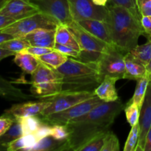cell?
<instances>
[{
	"label": "cell",
	"instance_id": "45",
	"mask_svg": "<svg viewBox=\"0 0 151 151\" xmlns=\"http://www.w3.org/2000/svg\"><path fill=\"white\" fill-rule=\"evenodd\" d=\"M94 4L101 7H106L107 6V3L109 0H91Z\"/></svg>",
	"mask_w": 151,
	"mask_h": 151
},
{
	"label": "cell",
	"instance_id": "43",
	"mask_svg": "<svg viewBox=\"0 0 151 151\" xmlns=\"http://www.w3.org/2000/svg\"><path fill=\"white\" fill-rule=\"evenodd\" d=\"M144 151H151V126L147 132V137H146L145 145Z\"/></svg>",
	"mask_w": 151,
	"mask_h": 151
},
{
	"label": "cell",
	"instance_id": "37",
	"mask_svg": "<svg viewBox=\"0 0 151 151\" xmlns=\"http://www.w3.org/2000/svg\"><path fill=\"white\" fill-rule=\"evenodd\" d=\"M137 7L142 17L151 16V0H137Z\"/></svg>",
	"mask_w": 151,
	"mask_h": 151
},
{
	"label": "cell",
	"instance_id": "18",
	"mask_svg": "<svg viewBox=\"0 0 151 151\" xmlns=\"http://www.w3.org/2000/svg\"><path fill=\"white\" fill-rule=\"evenodd\" d=\"M125 72L124 79L138 81L147 75L146 66L131 56L129 52L125 55Z\"/></svg>",
	"mask_w": 151,
	"mask_h": 151
},
{
	"label": "cell",
	"instance_id": "27",
	"mask_svg": "<svg viewBox=\"0 0 151 151\" xmlns=\"http://www.w3.org/2000/svg\"><path fill=\"white\" fill-rule=\"evenodd\" d=\"M22 136L23 132L20 122L14 119V122L10 128L7 130L5 134L0 137V147L5 148L9 143Z\"/></svg>",
	"mask_w": 151,
	"mask_h": 151
},
{
	"label": "cell",
	"instance_id": "44",
	"mask_svg": "<svg viewBox=\"0 0 151 151\" xmlns=\"http://www.w3.org/2000/svg\"><path fill=\"white\" fill-rule=\"evenodd\" d=\"M14 37L13 35H10V34H7L5 33V32H0V44L4 43V41H8V40L12 39Z\"/></svg>",
	"mask_w": 151,
	"mask_h": 151
},
{
	"label": "cell",
	"instance_id": "42",
	"mask_svg": "<svg viewBox=\"0 0 151 151\" xmlns=\"http://www.w3.org/2000/svg\"><path fill=\"white\" fill-rule=\"evenodd\" d=\"M15 53L13 52L10 51V50H5V49L0 48V61L3 59L6 58L7 57H10V56L15 55Z\"/></svg>",
	"mask_w": 151,
	"mask_h": 151
},
{
	"label": "cell",
	"instance_id": "11",
	"mask_svg": "<svg viewBox=\"0 0 151 151\" xmlns=\"http://www.w3.org/2000/svg\"><path fill=\"white\" fill-rule=\"evenodd\" d=\"M36 4L40 10L57 19L66 26L73 22L69 0H31Z\"/></svg>",
	"mask_w": 151,
	"mask_h": 151
},
{
	"label": "cell",
	"instance_id": "46",
	"mask_svg": "<svg viewBox=\"0 0 151 151\" xmlns=\"http://www.w3.org/2000/svg\"><path fill=\"white\" fill-rule=\"evenodd\" d=\"M146 69H147V75L150 79V81H151V58L146 65Z\"/></svg>",
	"mask_w": 151,
	"mask_h": 151
},
{
	"label": "cell",
	"instance_id": "31",
	"mask_svg": "<svg viewBox=\"0 0 151 151\" xmlns=\"http://www.w3.org/2000/svg\"><path fill=\"white\" fill-rule=\"evenodd\" d=\"M107 133L100 134L94 137V139L83 145L78 151H102V148L104 145L105 137Z\"/></svg>",
	"mask_w": 151,
	"mask_h": 151
},
{
	"label": "cell",
	"instance_id": "28",
	"mask_svg": "<svg viewBox=\"0 0 151 151\" xmlns=\"http://www.w3.org/2000/svg\"><path fill=\"white\" fill-rule=\"evenodd\" d=\"M29 46V43L24 38H13L0 44V48L10 50L16 54L21 52Z\"/></svg>",
	"mask_w": 151,
	"mask_h": 151
},
{
	"label": "cell",
	"instance_id": "24",
	"mask_svg": "<svg viewBox=\"0 0 151 151\" xmlns=\"http://www.w3.org/2000/svg\"><path fill=\"white\" fill-rule=\"evenodd\" d=\"M145 37L147 39V42L142 45H138L129 53L133 58L146 66L151 58V35Z\"/></svg>",
	"mask_w": 151,
	"mask_h": 151
},
{
	"label": "cell",
	"instance_id": "3",
	"mask_svg": "<svg viewBox=\"0 0 151 151\" xmlns=\"http://www.w3.org/2000/svg\"><path fill=\"white\" fill-rule=\"evenodd\" d=\"M57 69L63 75V92L94 91L103 80L96 62L69 57Z\"/></svg>",
	"mask_w": 151,
	"mask_h": 151
},
{
	"label": "cell",
	"instance_id": "22",
	"mask_svg": "<svg viewBox=\"0 0 151 151\" xmlns=\"http://www.w3.org/2000/svg\"><path fill=\"white\" fill-rule=\"evenodd\" d=\"M55 44L67 46L81 52L79 44L77 42L74 35L67 26L62 24H59L55 29Z\"/></svg>",
	"mask_w": 151,
	"mask_h": 151
},
{
	"label": "cell",
	"instance_id": "14",
	"mask_svg": "<svg viewBox=\"0 0 151 151\" xmlns=\"http://www.w3.org/2000/svg\"><path fill=\"white\" fill-rule=\"evenodd\" d=\"M139 138L135 151H144L146 137L151 126V81L147 86L145 97L140 109L139 119Z\"/></svg>",
	"mask_w": 151,
	"mask_h": 151
},
{
	"label": "cell",
	"instance_id": "23",
	"mask_svg": "<svg viewBox=\"0 0 151 151\" xmlns=\"http://www.w3.org/2000/svg\"><path fill=\"white\" fill-rule=\"evenodd\" d=\"M137 81V86H136L134 95L131 97V100L127 103V104L135 103L141 109L143 102H144L146 92H147V86L150 83V79L147 77V75H146V76L140 78L139 80Z\"/></svg>",
	"mask_w": 151,
	"mask_h": 151
},
{
	"label": "cell",
	"instance_id": "6",
	"mask_svg": "<svg viewBox=\"0 0 151 151\" xmlns=\"http://www.w3.org/2000/svg\"><path fill=\"white\" fill-rule=\"evenodd\" d=\"M59 24L55 18L40 11L28 17L18 20L1 29L0 32L13 35L14 38H24L25 35L38 29H55Z\"/></svg>",
	"mask_w": 151,
	"mask_h": 151
},
{
	"label": "cell",
	"instance_id": "30",
	"mask_svg": "<svg viewBox=\"0 0 151 151\" xmlns=\"http://www.w3.org/2000/svg\"><path fill=\"white\" fill-rule=\"evenodd\" d=\"M139 125L138 123L134 126L131 127V130L128 134L123 150L135 151L139 142Z\"/></svg>",
	"mask_w": 151,
	"mask_h": 151
},
{
	"label": "cell",
	"instance_id": "47",
	"mask_svg": "<svg viewBox=\"0 0 151 151\" xmlns=\"http://www.w3.org/2000/svg\"><path fill=\"white\" fill-rule=\"evenodd\" d=\"M8 1V0H0V10L3 7V6L6 4V2Z\"/></svg>",
	"mask_w": 151,
	"mask_h": 151
},
{
	"label": "cell",
	"instance_id": "48",
	"mask_svg": "<svg viewBox=\"0 0 151 151\" xmlns=\"http://www.w3.org/2000/svg\"><path fill=\"white\" fill-rule=\"evenodd\" d=\"M150 18H151V16H150Z\"/></svg>",
	"mask_w": 151,
	"mask_h": 151
},
{
	"label": "cell",
	"instance_id": "34",
	"mask_svg": "<svg viewBox=\"0 0 151 151\" xmlns=\"http://www.w3.org/2000/svg\"><path fill=\"white\" fill-rule=\"evenodd\" d=\"M53 138L58 140H67L69 137V131L66 125H52L51 135Z\"/></svg>",
	"mask_w": 151,
	"mask_h": 151
},
{
	"label": "cell",
	"instance_id": "21",
	"mask_svg": "<svg viewBox=\"0 0 151 151\" xmlns=\"http://www.w3.org/2000/svg\"><path fill=\"white\" fill-rule=\"evenodd\" d=\"M66 140H58L48 136L40 139L31 151H66Z\"/></svg>",
	"mask_w": 151,
	"mask_h": 151
},
{
	"label": "cell",
	"instance_id": "38",
	"mask_svg": "<svg viewBox=\"0 0 151 151\" xmlns=\"http://www.w3.org/2000/svg\"><path fill=\"white\" fill-rule=\"evenodd\" d=\"M51 132L52 125H50V124L43 122L42 124L41 125V126H40V128H38V131H37L36 133L34 134H35L36 138L38 139V140L39 141L41 139L51 135Z\"/></svg>",
	"mask_w": 151,
	"mask_h": 151
},
{
	"label": "cell",
	"instance_id": "12",
	"mask_svg": "<svg viewBox=\"0 0 151 151\" xmlns=\"http://www.w3.org/2000/svg\"><path fill=\"white\" fill-rule=\"evenodd\" d=\"M40 11L38 6L31 0H8L0 10V14L18 21Z\"/></svg>",
	"mask_w": 151,
	"mask_h": 151
},
{
	"label": "cell",
	"instance_id": "15",
	"mask_svg": "<svg viewBox=\"0 0 151 151\" xmlns=\"http://www.w3.org/2000/svg\"><path fill=\"white\" fill-rule=\"evenodd\" d=\"M55 29H38L25 35L24 38L30 46L54 48L55 45Z\"/></svg>",
	"mask_w": 151,
	"mask_h": 151
},
{
	"label": "cell",
	"instance_id": "7",
	"mask_svg": "<svg viewBox=\"0 0 151 151\" xmlns=\"http://www.w3.org/2000/svg\"><path fill=\"white\" fill-rule=\"evenodd\" d=\"M125 55V53L113 45H111L106 52L100 55L96 63L103 78L105 76H110L117 80L124 79Z\"/></svg>",
	"mask_w": 151,
	"mask_h": 151
},
{
	"label": "cell",
	"instance_id": "19",
	"mask_svg": "<svg viewBox=\"0 0 151 151\" xmlns=\"http://www.w3.org/2000/svg\"><path fill=\"white\" fill-rule=\"evenodd\" d=\"M0 97L11 101H24L30 98L21 88L0 75Z\"/></svg>",
	"mask_w": 151,
	"mask_h": 151
},
{
	"label": "cell",
	"instance_id": "36",
	"mask_svg": "<svg viewBox=\"0 0 151 151\" xmlns=\"http://www.w3.org/2000/svg\"><path fill=\"white\" fill-rule=\"evenodd\" d=\"M54 50V48H48V47H33V46H29L23 52L29 53L32 55L35 56L36 58L40 57L41 55L47 54V53L50 52Z\"/></svg>",
	"mask_w": 151,
	"mask_h": 151
},
{
	"label": "cell",
	"instance_id": "40",
	"mask_svg": "<svg viewBox=\"0 0 151 151\" xmlns=\"http://www.w3.org/2000/svg\"><path fill=\"white\" fill-rule=\"evenodd\" d=\"M142 25L144 29L145 37L147 35H151V18L150 16H142L141 19Z\"/></svg>",
	"mask_w": 151,
	"mask_h": 151
},
{
	"label": "cell",
	"instance_id": "1",
	"mask_svg": "<svg viewBox=\"0 0 151 151\" xmlns=\"http://www.w3.org/2000/svg\"><path fill=\"white\" fill-rule=\"evenodd\" d=\"M125 107L120 99L109 103L103 102L88 113L69 122L66 125L69 131L66 151H78L94 137L110 131Z\"/></svg>",
	"mask_w": 151,
	"mask_h": 151
},
{
	"label": "cell",
	"instance_id": "5",
	"mask_svg": "<svg viewBox=\"0 0 151 151\" xmlns=\"http://www.w3.org/2000/svg\"><path fill=\"white\" fill-rule=\"evenodd\" d=\"M67 27L74 35L81 50L79 60L96 62L100 55L106 52L111 46V44L86 30L75 21L67 25Z\"/></svg>",
	"mask_w": 151,
	"mask_h": 151
},
{
	"label": "cell",
	"instance_id": "9",
	"mask_svg": "<svg viewBox=\"0 0 151 151\" xmlns=\"http://www.w3.org/2000/svg\"><path fill=\"white\" fill-rule=\"evenodd\" d=\"M94 96H96L94 91H62L50 100L51 104L38 116L42 117L66 110Z\"/></svg>",
	"mask_w": 151,
	"mask_h": 151
},
{
	"label": "cell",
	"instance_id": "25",
	"mask_svg": "<svg viewBox=\"0 0 151 151\" xmlns=\"http://www.w3.org/2000/svg\"><path fill=\"white\" fill-rule=\"evenodd\" d=\"M68 58H69L68 56L65 55L63 53L60 52L55 49L50 52L38 58L40 61L55 69H58L63 63H66Z\"/></svg>",
	"mask_w": 151,
	"mask_h": 151
},
{
	"label": "cell",
	"instance_id": "20",
	"mask_svg": "<svg viewBox=\"0 0 151 151\" xmlns=\"http://www.w3.org/2000/svg\"><path fill=\"white\" fill-rule=\"evenodd\" d=\"M13 61L24 73L32 75L40 63L38 58L25 52L16 53Z\"/></svg>",
	"mask_w": 151,
	"mask_h": 151
},
{
	"label": "cell",
	"instance_id": "41",
	"mask_svg": "<svg viewBox=\"0 0 151 151\" xmlns=\"http://www.w3.org/2000/svg\"><path fill=\"white\" fill-rule=\"evenodd\" d=\"M16 21H17L16 19L10 17V16L0 14V30L7 27L9 25L12 24L14 23Z\"/></svg>",
	"mask_w": 151,
	"mask_h": 151
},
{
	"label": "cell",
	"instance_id": "32",
	"mask_svg": "<svg viewBox=\"0 0 151 151\" xmlns=\"http://www.w3.org/2000/svg\"><path fill=\"white\" fill-rule=\"evenodd\" d=\"M119 142L116 134L109 131L105 137L104 145L102 151H119Z\"/></svg>",
	"mask_w": 151,
	"mask_h": 151
},
{
	"label": "cell",
	"instance_id": "8",
	"mask_svg": "<svg viewBox=\"0 0 151 151\" xmlns=\"http://www.w3.org/2000/svg\"><path fill=\"white\" fill-rule=\"evenodd\" d=\"M103 101L97 96H94L88 100L83 101L69 109L57 113L52 114L41 118L43 122L50 125H66L76 118L80 117L88 113L94 108L103 103Z\"/></svg>",
	"mask_w": 151,
	"mask_h": 151
},
{
	"label": "cell",
	"instance_id": "26",
	"mask_svg": "<svg viewBox=\"0 0 151 151\" xmlns=\"http://www.w3.org/2000/svg\"><path fill=\"white\" fill-rule=\"evenodd\" d=\"M14 119L20 122L23 136L35 134L43 122L38 116H28L24 117H16Z\"/></svg>",
	"mask_w": 151,
	"mask_h": 151
},
{
	"label": "cell",
	"instance_id": "16",
	"mask_svg": "<svg viewBox=\"0 0 151 151\" xmlns=\"http://www.w3.org/2000/svg\"><path fill=\"white\" fill-rule=\"evenodd\" d=\"M77 22L83 28L94 35V36L112 45L109 27L106 22L96 20V19H85V20H81Z\"/></svg>",
	"mask_w": 151,
	"mask_h": 151
},
{
	"label": "cell",
	"instance_id": "10",
	"mask_svg": "<svg viewBox=\"0 0 151 151\" xmlns=\"http://www.w3.org/2000/svg\"><path fill=\"white\" fill-rule=\"evenodd\" d=\"M73 20L79 22L85 19H96L106 22L109 14L108 6L101 7L91 0H69Z\"/></svg>",
	"mask_w": 151,
	"mask_h": 151
},
{
	"label": "cell",
	"instance_id": "35",
	"mask_svg": "<svg viewBox=\"0 0 151 151\" xmlns=\"http://www.w3.org/2000/svg\"><path fill=\"white\" fill-rule=\"evenodd\" d=\"M54 49L58 50V51H59L60 52L63 53L65 55L68 56V57L78 59L80 58V56H81V52H78L77 50H74V49L71 48V47L65 45H62V44H55Z\"/></svg>",
	"mask_w": 151,
	"mask_h": 151
},
{
	"label": "cell",
	"instance_id": "13",
	"mask_svg": "<svg viewBox=\"0 0 151 151\" xmlns=\"http://www.w3.org/2000/svg\"><path fill=\"white\" fill-rule=\"evenodd\" d=\"M51 104L50 100L29 101L27 103L13 105L10 109H6L2 115L14 119L28 116H40L43 111Z\"/></svg>",
	"mask_w": 151,
	"mask_h": 151
},
{
	"label": "cell",
	"instance_id": "2",
	"mask_svg": "<svg viewBox=\"0 0 151 151\" xmlns=\"http://www.w3.org/2000/svg\"><path fill=\"white\" fill-rule=\"evenodd\" d=\"M106 22L109 27L112 45L125 54L137 47L139 38L144 34L142 17L122 6H108Z\"/></svg>",
	"mask_w": 151,
	"mask_h": 151
},
{
	"label": "cell",
	"instance_id": "33",
	"mask_svg": "<svg viewBox=\"0 0 151 151\" xmlns=\"http://www.w3.org/2000/svg\"><path fill=\"white\" fill-rule=\"evenodd\" d=\"M109 1L113 5L122 6L128 9L136 16L142 17L137 7V0H109Z\"/></svg>",
	"mask_w": 151,
	"mask_h": 151
},
{
	"label": "cell",
	"instance_id": "29",
	"mask_svg": "<svg viewBox=\"0 0 151 151\" xmlns=\"http://www.w3.org/2000/svg\"><path fill=\"white\" fill-rule=\"evenodd\" d=\"M140 108L135 103H130L125 105V111L126 119L131 127L139 123L140 116Z\"/></svg>",
	"mask_w": 151,
	"mask_h": 151
},
{
	"label": "cell",
	"instance_id": "39",
	"mask_svg": "<svg viewBox=\"0 0 151 151\" xmlns=\"http://www.w3.org/2000/svg\"><path fill=\"white\" fill-rule=\"evenodd\" d=\"M14 119L9 116L1 115L0 116V137L7 132V130L13 125Z\"/></svg>",
	"mask_w": 151,
	"mask_h": 151
},
{
	"label": "cell",
	"instance_id": "17",
	"mask_svg": "<svg viewBox=\"0 0 151 151\" xmlns=\"http://www.w3.org/2000/svg\"><path fill=\"white\" fill-rule=\"evenodd\" d=\"M118 80L110 76H105L100 85L94 90L96 96L101 99L103 102H114L119 100L116 83Z\"/></svg>",
	"mask_w": 151,
	"mask_h": 151
},
{
	"label": "cell",
	"instance_id": "4",
	"mask_svg": "<svg viewBox=\"0 0 151 151\" xmlns=\"http://www.w3.org/2000/svg\"><path fill=\"white\" fill-rule=\"evenodd\" d=\"M30 91L41 100H50L60 94L63 86V75L57 69L40 61L36 70L31 75Z\"/></svg>",
	"mask_w": 151,
	"mask_h": 151
}]
</instances>
